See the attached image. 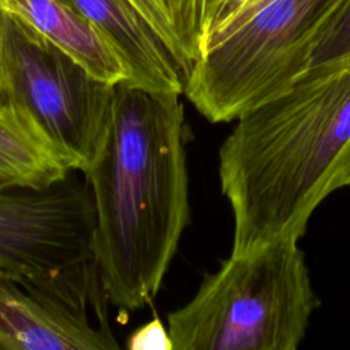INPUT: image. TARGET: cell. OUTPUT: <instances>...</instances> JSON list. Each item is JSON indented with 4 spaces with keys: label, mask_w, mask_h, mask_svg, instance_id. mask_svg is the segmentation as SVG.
<instances>
[{
    "label": "cell",
    "mask_w": 350,
    "mask_h": 350,
    "mask_svg": "<svg viewBox=\"0 0 350 350\" xmlns=\"http://www.w3.org/2000/svg\"><path fill=\"white\" fill-rule=\"evenodd\" d=\"M350 60V0H346L321 33L308 71L331 67ZM305 72V74H306Z\"/></svg>",
    "instance_id": "cell-12"
},
{
    "label": "cell",
    "mask_w": 350,
    "mask_h": 350,
    "mask_svg": "<svg viewBox=\"0 0 350 350\" xmlns=\"http://www.w3.org/2000/svg\"><path fill=\"white\" fill-rule=\"evenodd\" d=\"M235 122L219 149L230 254L299 242L320 204L350 180V60L304 74Z\"/></svg>",
    "instance_id": "cell-2"
},
{
    "label": "cell",
    "mask_w": 350,
    "mask_h": 350,
    "mask_svg": "<svg viewBox=\"0 0 350 350\" xmlns=\"http://www.w3.org/2000/svg\"><path fill=\"white\" fill-rule=\"evenodd\" d=\"M93 258L48 271L0 269V350H113Z\"/></svg>",
    "instance_id": "cell-6"
},
{
    "label": "cell",
    "mask_w": 350,
    "mask_h": 350,
    "mask_svg": "<svg viewBox=\"0 0 350 350\" xmlns=\"http://www.w3.org/2000/svg\"><path fill=\"white\" fill-rule=\"evenodd\" d=\"M265 1H268V0H252V1H250V3H249V4H247V5H246V7H245V8H243V10H242V11H241V12H239V14H238V15H237L231 22H230V23H228V25H231V23H234L235 21H238V19H241V18H243V16L249 15L252 11H254L256 8H258L260 5H262ZM228 25H227V26H228ZM227 26H224V27H227ZM224 27H223V29H224ZM223 29H221V30H223ZM219 31H220V30H219ZM215 34H216V33H215Z\"/></svg>",
    "instance_id": "cell-15"
},
{
    "label": "cell",
    "mask_w": 350,
    "mask_h": 350,
    "mask_svg": "<svg viewBox=\"0 0 350 350\" xmlns=\"http://www.w3.org/2000/svg\"><path fill=\"white\" fill-rule=\"evenodd\" d=\"M179 97L116 83L105 142L85 172L94 260L109 304L122 312L156 297L190 223L189 130Z\"/></svg>",
    "instance_id": "cell-1"
},
{
    "label": "cell",
    "mask_w": 350,
    "mask_h": 350,
    "mask_svg": "<svg viewBox=\"0 0 350 350\" xmlns=\"http://www.w3.org/2000/svg\"><path fill=\"white\" fill-rule=\"evenodd\" d=\"M320 301L298 241L230 254L168 313L174 350H295Z\"/></svg>",
    "instance_id": "cell-3"
},
{
    "label": "cell",
    "mask_w": 350,
    "mask_h": 350,
    "mask_svg": "<svg viewBox=\"0 0 350 350\" xmlns=\"http://www.w3.org/2000/svg\"><path fill=\"white\" fill-rule=\"evenodd\" d=\"M163 40L183 79L201 53L197 0H130Z\"/></svg>",
    "instance_id": "cell-11"
},
{
    "label": "cell",
    "mask_w": 350,
    "mask_h": 350,
    "mask_svg": "<svg viewBox=\"0 0 350 350\" xmlns=\"http://www.w3.org/2000/svg\"><path fill=\"white\" fill-rule=\"evenodd\" d=\"M90 189L70 175L45 189L0 193V269L48 271L93 258Z\"/></svg>",
    "instance_id": "cell-7"
},
{
    "label": "cell",
    "mask_w": 350,
    "mask_h": 350,
    "mask_svg": "<svg viewBox=\"0 0 350 350\" xmlns=\"http://www.w3.org/2000/svg\"><path fill=\"white\" fill-rule=\"evenodd\" d=\"M130 350H174L168 328L156 317L137 328L127 340Z\"/></svg>",
    "instance_id": "cell-14"
},
{
    "label": "cell",
    "mask_w": 350,
    "mask_h": 350,
    "mask_svg": "<svg viewBox=\"0 0 350 350\" xmlns=\"http://www.w3.org/2000/svg\"><path fill=\"white\" fill-rule=\"evenodd\" d=\"M1 11V7H0ZM3 97V42H1V26H0V98Z\"/></svg>",
    "instance_id": "cell-16"
},
{
    "label": "cell",
    "mask_w": 350,
    "mask_h": 350,
    "mask_svg": "<svg viewBox=\"0 0 350 350\" xmlns=\"http://www.w3.org/2000/svg\"><path fill=\"white\" fill-rule=\"evenodd\" d=\"M0 7L21 16L93 77L116 85L129 71L107 38L62 0H0Z\"/></svg>",
    "instance_id": "cell-9"
},
{
    "label": "cell",
    "mask_w": 350,
    "mask_h": 350,
    "mask_svg": "<svg viewBox=\"0 0 350 350\" xmlns=\"http://www.w3.org/2000/svg\"><path fill=\"white\" fill-rule=\"evenodd\" d=\"M346 0H268L208 38L183 94L211 123L237 120L288 89Z\"/></svg>",
    "instance_id": "cell-4"
},
{
    "label": "cell",
    "mask_w": 350,
    "mask_h": 350,
    "mask_svg": "<svg viewBox=\"0 0 350 350\" xmlns=\"http://www.w3.org/2000/svg\"><path fill=\"white\" fill-rule=\"evenodd\" d=\"M90 22L123 60L127 82L183 94L185 79L168 48L130 0H62Z\"/></svg>",
    "instance_id": "cell-8"
},
{
    "label": "cell",
    "mask_w": 350,
    "mask_h": 350,
    "mask_svg": "<svg viewBox=\"0 0 350 350\" xmlns=\"http://www.w3.org/2000/svg\"><path fill=\"white\" fill-rule=\"evenodd\" d=\"M250 1L252 0H197L201 49L209 37L227 26Z\"/></svg>",
    "instance_id": "cell-13"
},
{
    "label": "cell",
    "mask_w": 350,
    "mask_h": 350,
    "mask_svg": "<svg viewBox=\"0 0 350 350\" xmlns=\"http://www.w3.org/2000/svg\"><path fill=\"white\" fill-rule=\"evenodd\" d=\"M72 172L27 118L0 98V193L45 189Z\"/></svg>",
    "instance_id": "cell-10"
},
{
    "label": "cell",
    "mask_w": 350,
    "mask_h": 350,
    "mask_svg": "<svg viewBox=\"0 0 350 350\" xmlns=\"http://www.w3.org/2000/svg\"><path fill=\"white\" fill-rule=\"evenodd\" d=\"M3 97L71 171L86 172L111 124L115 85L93 77L21 16L1 8Z\"/></svg>",
    "instance_id": "cell-5"
},
{
    "label": "cell",
    "mask_w": 350,
    "mask_h": 350,
    "mask_svg": "<svg viewBox=\"0 0 350 350\" xmlns=\"http://www.w3.org/2000/svg\"><path fill=\"white\" fill-rule=\"evenodd\" d=\"M347 187H349V189H350V180H349V185H347Z\"/></svg>",
    "instance_id": "cell-17"
}]
</instances>
